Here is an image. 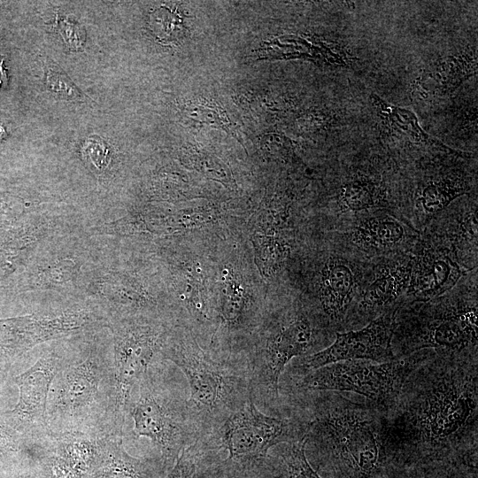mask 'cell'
<instances>
[{
  "mask_svg": "<svg viewBox=\"0 0 478 478\" xmlns=\"http://www.w3.org/2000/svg\"><path fill=\"white\" fill-rule=\"evenodd\" d=\"M358 279L351 263L341 257H330L320 278L319 299L322 310L331 320H341L356 294Z\"/></svg>",
  "mask_w": 478,
  "mask_h": 478,
  "instance_id": "cell-17",
  "label": "cell"
},
{
  "mask_svg": "<svg viewBox=\"0 0 478 478\" xmlns=\"http://www.w3.org/2000/svg\"><path fill=\"white\" fill-rule=\"evenodd\" d=\"M214 461L200 439L185 448L165 478H204Z\"/></svg>",
  "mask_w": 478,
  "mask_h": 478,
  "instance_id": "cell-21",
  "label": "cell"
},
{
  "mask_svg": "<svg viewBox=\"0 0 478 478\" xmlns=\"http://www.w3.org/2000/svg\"><path fill=\"white\" fill-rule=\"evenodd\" d=\"M91 322L90 312L83 309L0 320V363L18 358L41 343L81 332Z\"/></svg>",
  "mask_w": 478,
  "mask_h": 478,
  "instance_id": "cell-11",
  "label": "cell"
},
{
  "mask_svg": "<svg viewBox=\"0 0 478 478\" xmlns=\"http://www.w3.org/2000/svg\"><path fill=\"white\" fill-rule=\"evenodd\" d=\"M409 374L411 366L405 359L383 363L345 360L305 374L298 386L308 390L353 392L385 406L397 398Z\"/></svg>",
  "mask_w": 478,
  "mask_h": 478,
  "instance_id": "cell-7",
  "label": "cell"
},
{
  "mask_svg": "<svg viewBox=\"0 0 478 478\" xmlns=\"http://www.w3.org/2000/svg\"><path fill=\"white\" fill-rule=\"evenodd\" d=\"M312 340V326L304 314H297L272 329L246 362L253 401L278 397L280 377L286 366L292 358L303 357L309 351Z\"/></svg>",
  "mask_w": 478,
  "mask_h": 478,
  "instance_id": "cell-9",
  "label": "cell"
},
{
  "mask_svg": "<svg viewBox=\"0 0 478 478\" xmlns=\"http://www.w3.org/2000/svg\"><path fill=\"white\" fill-rule=\"evenodd\" d=\"M463 273L447 250H424L419 257L412 259L407 293L418 301L427 302L453 288Z\"/></svg>",
  "mask_w": 478,
  "mask_h": 478,
  "instance_id": "cell-15",
  "label": "cell"
},
{
  "mask_svg": "<svg viewBox=\"0 0 478 478\" xmlns=\"http://www.w3.org/2000/svg\"><path fill=\"white\" fill-rule=\"evenodd\" d=\"M210 478V477H208ZM212 478H273L269 472L261 474V475H256V476H250V477H233V476H223V475H216L212 474Z\"/></svg>",
  "mask_w": 478,
  "mask_h": 478,
  "instance_id": "cell-33",
  "label": "cell"
},
{
  "mask_svg": "<svg viewBox=\"0 0 478 478\" xmlns=\"http://www.w3.org/2000/svg\"><path fill=\"white\" fill-rule=\"evenodd\" d=\"M84 150L86 157L97 169H103L108 163V149L101 142L88 141Z\"/></svg>",
  "mask_w": 478,
  "mask_h": 478,
  "instance_id": "cell-30",
  "label": "cell"
},
{
  "mask_svg": "<svg viewBox=\"0 0 478 478\" xmlns=\"http://www.w3.org/2000/svg\"><path fill=\"white\" fill-rule=\"evenodd\" d=\"M51 436L81 434L122 437L115 419L114 372L112 353L87 345L60 361L47 404Z\"/></svg>",
  "mask_w": 478,
  "mask_h": 478,
  "instance_id": "cell-1",
  "label": "cell"
},
{
  "mask_svg": "<svg viewBox=\"0 0 478 478\" xmlns=\"http://www.w3.org/2000/svg\"><path fill=\"white\" fill-rule=\"evenodd\" d=\"M159 466L151 459L130 455L122 437L105 436L89 478H156Z\"/></svg>",
  "mask_w": 478,
  "mask_h": 478,
  "instance_id": "cell-18",
  "label": "cell"
},
{
  "mask_svg": "<svg viewBox=\"0 0 478 478\" xmlns=\"http://www.w3.org/2000/svg\"><path fill=\"white\" fill-rule=\"evenodd\" d=\"M411 273L412 259L394 260L382 264L362 293V307L376 310L395 302L407 291Z\"/></svg>",
  "mask_w": 478,
  "mask_h": 478,
  "instance_id": "cell-19",
  "label": "cell"
},
{
  "mask_svg": "<svg viewBox=\"0 0 478 478\" xmlns=\"http://www.w3.org/2000/svg\"><path fill=\"white\" fill-rule=\"evenodd\" d=\"M15 432L0 417V451H14L17 446Z\"/></svg>",
  "mask_w": 478,
  "mask_h": 478,
  "instance_id": "cell-31",
  "label": "cell"
},
{
  "mask_svg": "<svg viewBox=\"0 0 478 478\" xmlns=\"http://www.w3.org/2000/svg\"><path fill=\"white\" fill-rule=\"evenodd\" d=\"M62 35L65 38L66 43L76 49L82 45L84 39L81 36V28L77 27L74 24L66 23L61 27Z\"/></svg>",
  "mask_w": 478,
  "mask_h": 478,
  "instance_id": "cell-32",
  "label": "cell"
},
{
  "mask_svg": "<svg viewBox=\"0 0 478 478\" xmlns=\"http://www.w3.org/2000/svg\"><path fill=\"white\" fill-rule=\"evenodd\" d=\"M294 428L288 420L260 412L250 397L219 428L200 438L213 459L218 451L227 452L226 459L209 474L248 477L266 473L267 455L273 446L300 440L295 438Z\"/></svg>",
  "mask_w": 478,
  "mask_h": 478,
  "instance_id": "cell-5",
  "label": "cell"
},
{
  "mask_svg": "<svg viewBox=\"0 0 478 478\" xmlns=\"http://www.w3.org/2000/svg\"><path fill=\"white\" fill-rule=\"evenodd\" d=\"M46 87L61 98L77 100L81 98V93L70 78L59 66L50 65L45 72Z\"/></svg>",
  "mask_w": 478,
  "mask_h": 478,
  "instance_id": "cell-29",
  "label": "cell"
},
{
  "mask_svg": "<svg viewBox=\"0 0 478 478\" xmlns=\"http://www.w3.org/2000/svg\"><path fill=\"white\" fill-rule=\"evenodd\" d=\"M128 415L134 435L150 441L168 471L181 451L201 438L189 418L187 398L170 389L152 365L130 394Z\"/></svg>",
  "mask_w": 478,
  "mask_h": 478,
  "instance_id": "cell-6",
  "label": "cell"
},
{
  "mask_svg": "<svg viewBox=\"0 0 478 478\" xmlns=\"http://www.w3.org/2000/svg\"><path fill=\"white\" fill-rule=\"evenodd\" d=\"M459 194L460 189L451 185L431 184L423 190L420 201L424 211L433 214L443 210Z\"/></svg>",
  "mask_w": 478,
  "mask_h": 478,
  "instance_id": "cell-27",
  "label": "cell"
},
{
  "mask_svg": "<svg viewBox=\"0 0 478 478\" xmlns=\"http://www.w3.org/2000/svg\"><path fill=\"white\" fill-rule=\"evenodd\" d=\"M160 353L179 367L187 379L188 412L201 437L219 428L251 397L246 364L218 360L187 336L167 335Z\"/></svg>",
  "mask_w": 478,
  "mask_h": 478,
  "instance_id": "cell-3",
  "label": "cell"
},
{
  "mask_svg": "<svg viewBox=\"0 0 478 478\" xmlns=\"http://www.w3.org/2000/svg\"><path fill=\"white\" fill-rule=\"evenodd\" d=\"M310 430L324 445L325 467L332 478H397L396 464L382 449L366 413L351 406H321Z\"/></svg>",
  "mask_w": 478,
  "mask_h": 478,
  "instance_id": "cell-4",
  "label": "cell"
},
{
  "mask_svg": "<svg viewBox=\"0 0 478 478\" xmlns=\"http://www.w3.org/2000/svg\"><path fill=\"white\" fill-rule=\"evenodd\" d=\"M416 237L415 230L388 213L361 218L351 231V240L359 249L374 252L394 251Z\"/></svg>",
  "mask_w": 478,
  "mask_h": 478,
  "instance_id": "cell-16",
  "label": "cell"
},
{
  "mask_svg": "<svg viewBox=\"0 0 478 478\" xmlns=\"http://www.w3.org/2000/svg\"><path fill=\"white\" fill-rule=\"evenodd\" d=\"M422 474L420 478H477V469L476 464L450 460L423 468Z\"/></svg>",
  "mask_w": 478,
  "mask_h": 478,
  "instance_id": "cell-28",
  "label": "cell"
},
{
  "mask_svg": "<svg viewBox=\"0 0 478 478\" xmlns=\"http://www.w3.org/2000/svg\"><path fill=\"white\" fill-rule=\"evenodd\" d=\"M105 436L67 434L34 439L38 446V478H89Z\"/></svg>",
  "mask_w": 478,
  "mask_h": 478,
  "instance_id": "cell-13",
  "label": "cell"
},
{
  "mask_svg": "<svg viewBox=\"0 0 478 478\" xmlns=\"http://www.w3.org/2000/svg\"><path fill=\"white\" fill-rule=\"evenodd\" d=\"M224 289L222 291L220 314L222 322L228 328L239 327L246 310V298L238 275L233 271L223 273Z\"/></svg>",
  "mask_w": 478,
  "mask_h": 478,
  "instance_id": "cell-22",
  "label": "cell"
},
{
  "mask_svg": "<svg viewBox=\"0 0 478 478\" xmlns=\"http://www.w3.org/2000/svg\"><path fill=\"white\" fill-rule=\"evenodd\" d=\"M374 104L377 105L382 114L386 116L388 120L390 121V125L399 130V132L405 133L413 142L423 143L446 153L466 156L464 153H459V151L446 147L440 141L424 132L420 127L416 116L412 112L388 104L375 96H374Z\"/></svg>",
  "mask_w": 478,
  "mask_h": 478,
  "instance_id": "cell-20",
  "label": "cell"
},
{
  "mask_svg": "<svg viewBox=\"0 0 478 478\" xmlns=\"http://www.w3.org/2000/svg\"><path fill=\"white\" fill-rule=\"evenodd\" d=\"M112 331L115 419L123 435L130 394L160 353L167 333L163 326L133 318L114 320Z\"/></svg>",
  "mask_w": 478,
  "mask_h": 478,
  "instance_id": "cell-8",
  "label": "cell"
},
{
  "mask_svg": "<svg viewBox=\"0 0 478 478\" xmlns=\"http://www.w3.org/2000/svg\"><path fill=\"white\" fill-rule=\"evenodd\" d=\"M306 443V436L289 443L281 456V468H270L273 478H322L307 459Z\"/></svg>",
  "mask_w": 478,
  "mask_h": 478,
  "instance_id": "cell-23",
  "label": "cell"
},
{
  "mask_svg": "<svg viewBox=\"0 0 478 478\" xmlns=\"http://www.w3.org/2000/svg\"><path fill=\"white\" fill-rule=\"evenodd\" d=\"M338 202L342 212L362 211L376 206L378 198L373 185L357 181L342 188Z\"/></svg>",
  "mask_w": 478,
  "mask_h": 478,
  "instance_id": "cell-25",
  "label": "cell"
},
{
  "mask_svg": "<svg viewBox=\"0 0 478 478\" xmlns=\"http://www.w3.org/2000/svg\"><path fill=\"white\" fill-rule=\"evenodd\" d=\"M477 309L467 308L443 314L422 323L409 351L423 348H437L450 351H460L477 343Z\"/></svg>",
  "mask_w": 478,
  "mask_h": 478,
  "instance_id": "cell-14",
  "label": "cell"
},
{
  "mask_svg": "<svg viewBox=\"0 0 478 478\" xmlns=\"http://www.w3.org/2000/svg\"><path fill=\"white\" fill-rule=\"evenodd\" d=\"M255 261L262 274L269 276L281 266L288 253V248L278 239L258 235L252 239Z\"/></svg>",
  "mask_w": 478,
  "mask_h": 478,
  "instance_id": "cell-24",
  "label": "cell"
},
{
  "mask_svg": "<svg viewBox=\"0 0 478 478\" xmlns=\"http://www.w3.org/2000/svg\"><path fill=\"white\" fill-rule=\"evenodd\" d=\"M60 361V351L51 349L13 381L19 389L16 406L5 412L15 429L29 439L49 436L47 404L52 381Z\"/></svg>",
  "mask_w": 478,
  "mask_h": 478,
  "instance_id": "cell-12",
  "label": "cell"
},
{
  "mask_svg": "<svg viewBox=\"0 0 478 478\" xmlns=\"http://www.w3.org/2000/svg\"><path fill=\"white\" fill-rule=\"evenodd\" d=\"M477 412L476 374L459 368L436 373L408 400L406 432L422 450L425 466L453 460L447 446L460 436Z\"/></svg>",
  "mask_w": 478,
  "mask_h": 478,
  "instance_id": "cell-2",
  "label": "cell"
},
{
  "mask_svg": "<svg viewBox=\"0 0 478 478\" xmlns=\"http://www.w3.org/2000/svg\"><path fill=\"white\" fill-rule=\"evenodd\" d=\"M394 313L389 312L371 320L359 330L336 333L328 347L303 357L294 366L303 376L322 366L345 360H370L377 363L395 359L392 351Z\"/></svg>",
  "mask_w": 478,
  "mask_h": 478,
  "instance_id": "cell-10",
  "label": "cell"
},
{
  "mask_svg": "<svg viewBox=\"0 0 478 478\" xmlns=\"http://www.w3.org/2000/svg\"><path fill=\"white\" fill-rule=\"evenodd\" d=\"M77 270V266L72 258H63L47 266L38 269V289L60 287L70 281Z\"/></svg>",
  "mask_w": 478,
  "mask_h": 478,
  "instance_id": "cell-26",
  "label": "cell"
}]
</instances>
